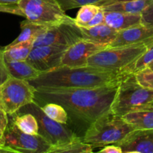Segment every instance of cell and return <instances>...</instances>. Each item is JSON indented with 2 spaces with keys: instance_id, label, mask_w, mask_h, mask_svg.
Listing matches in <instances>:
<instances>
[{
  "instance_id": "cell-25",
  "label": "cell",
  "mask_w": 153,
  "mask_h": 153,
  "mask_svg": "<svg viewBox=\"0 0 153 153\" xmlns=\"http://www.w3.org/2000/svg\"><path fill=\"white\" fill-rule=\"evenodd\" d=\"M46 115L53 120L62 124H68V115L65 109L59 104L47 102L40 106Z\"/></svg>"
},
{
  "instance_id": "cell-2",
  "label": "cell",
  "mask_w": 153,
  "mask_h": 153,
  "mask_svg": "<svg viewBox=\"0 0 153 153\" xmlns=\"http://www.w3.org/2000/svg\"><path fill=\"white\" fill-rule=\"evenodd\" d=\"M124 72L111 71L92 66L72 67L59 65L41 72L35 79L28 81L34 88H93L118 82Z\"/></svg>"
},
{
  "instance_id": "cell-9",
  "label": "cell",
  "mask_w": 153,
  "mask_h": 153,
  "mask_svg": "<svg viewBox=\"0 0 153 153\" xmlns=\"http://www.w3.org/2000/svg\"><path fill=\"white\" fill-rule=\"evenodd\" d=\"M4 134L5 145L16 153H47L51 147V145L40 134L22 132L12 120L8 123Z\"/></svg>"
},
{
  "instance_id": "cell-26",
  "label": "cell",
  "mask_w": 153,
  "mask_h": 153,
  "mask_svg": "<svg viewBox=\"0 0 153 153\" xmlns=\"http://www.w3.org/2000/svg\"><path fill=\"white\" fill-rule=\"evenodd\" d=\"M100 9V6L95 4H88L81 6L76 13V17L74 19L76 25L80 27H85Z\"/></svg>"
},
{
  "instance_id": "cell-22",
  "label": "cell",
  "mask_w": 153,
  "mask_h": 153,
  "mask_svg": "<svg viewBox=\"0 0 153 153\" xmlns=\"http://www.w3.org/2000/svg\"><path fill=\"white\" fill-rule=\"evenodd\" d=\"M93 148L88 143L82 141L81 137L67 142L65 143L51 146L47 153H91Z\"/></svg>"
},
{
  "instance_id": "cell-38",
  "label": "cell",
  "mask_w": 153,
  "mask_h": 153,
  "mask_svg": "<svg viewBox=\"0 0 153 153\" xmlns=\"http://www.w3.org/2000/svg\"><path fill=\"white\" fill-rule=\"evenodd\" d=\"M148 68H150V69H153V62H152L151 64H149V66L148 67Z\"/></svg>"
},
{
  "instance_id": "cell-10",
  "label": "cell",
  "mask_w": 153,
  "mask_h": 153,
  "mask_svg": "<svg viewBox=\"0 0 153 153\" xmlns=\"http://www.w3.org/2000/svg\"><path fill=\"white\" fill-rule=\"evenodd\" d=\"M80 39L82 38L79 27L76 25L74 18H71L66 22L48 27L34 39L32 47L50 45L70 46Z\"/></svg>"
},
{
  "instance_id": "cell-32",
  "label": "cell",
  "mask_w": 153,
  "mask_h": 153,
  "mask_svg": "<svg viewBox=\"0 0 153 153\" xmlns=\"http://www.w3.org/2000/svg\"><path fill=\"white\" fill-rule=\"evenodd\" d=\"M10 76L4 64V57H3V50L0 49V85Z\"/></svg>"
},
{
  "instance_id": "cell-37",
  "label": "cell",
  "mask_w": 153,
  "mask_h": 153,
  "mask_svg": "<svg viewBox=\"0 0 153 153\" xmlns=\"http://www.w3.org/2000/svg\"><path fill=\"white\" fill-rule=\"evenodd\" d=\"M19 0H0V3L3 4H16Z\"/></svg>"
},
{
  "instance_id": "cell-7",
  "label": "cell",
  "mask_w": 153,
  "mask_h": 153,
  "mask_svg": "<svg viewBox=\"0 0 153 153\" xmlns=\"http://www.w3.org/2000/svg\"><path fill=\"white\" fill-rule=\"evenodd\" d=\"M16 4L26 19L44 25H57L71 19L56 0H19Z\"/></svg>"
},
{
  "instance_id": "cell-13",
  "label": "cell",
  "mask_w": 153,
  "mask_h": 153,
  "mask_svg": "<svg viewBox=\"0 0 153 153\" xmlns=\"http://www.w3.org/2000/svg\"><path fill=\"white\" fill-rule=\"evenodd\" d=\"M116 145L122 153H153V129H133Z\"/></svg>"
},
{
  "instance_id": "cell-34",
  "label": "cell",
  "mask_w": 153,
  "mask_h": 153,
  "mask_svg": "<svg viewBox=\"0 0 153 153\" xmlns=\"http://www.w3.org/2000/svg\"><path fill=\"white\" fill-rule=\"evenodd\" d=\"M99 152L104 153H122V149L116 144H110L104 146L99 150Z\"/></svg>"
},
{
  "instance_id": "cell-19",
  "label": "cell",
  "mask_w": 153,
  "mask_h": 153,
  "mask_svg": "<svg viewBox=\"0 0 153 153\" xmlns=\"http://www.w3.org/2000/svg\"><path fill=\"white\" fill-rule=\"evenodd\" d=\"M49 26L44 25L41 24L36 23L26 19L20 24L21 31L18 37L14 40L10 44L6 46L4 49L10 47V46L16 45L22 42L28 41V40H34L39 34L45 31Z\"/></svg>"
},
{
  "instance_id": "cell-35",
  "label": "cell",
  "mask_w": 153,
  "mask_h": 153,
  "mask_svg": "<svg viewBox=\"0 0 153 153\" xmlns=\"http://www.w3.org/2000/svg\"><path fill=\"white\" fill-rule=\"evenodd\" d=\"M133 1V0H100L98 2L96 3L95 4L98 6L107 5V4H112V3L119 2V1Z\"/></svg>"
},
{
  "instance_id": "cell-31",
  "label": "cell",
  "mask_w": 153,
  "mask_h": 153,
  "mask_svg": "<svg viewBox=\"0 0 153 153\" xmlns=\"http://www.w3.org/2000/svg\"><path fill=\"white\" fill-rule=\"evenodd\" d=\"M102 23H104V10L100 7L99 11L94 15V17L86 24V25L85 27L86 28L93 27Z\"/></svg>"
},
{
  "instance_id": "cell-24",
  "label": "cell",
  "mask_w": 153,
  "mask_h": 153,
  "mask_svg": "<svg viewBox=\"0 0 153 153\" xmlns=\"http://www.w3.org/2000/svg\"><path fill=\"white\" fill-rule=\"evenodd\" d=\"M153 62V43H150L147 49L130 65L126 67L123 72L125 73H135L147 68Z\"/></svg>"
},
{
  "instance_id": "cell-6",
  "label": "cell",
  "mask_w": 153,
  "mask_h": 153,
  "mask_svg": "<svg viewBox=\"0 0 153 153\" xmlns=\"http://www.w3.org/2000/svg\"><path fill=\"white\" fill-rule=\"evenodd\" d=\"M16 113H31L38 124V134L51 146L60 145L80 137L68 124H62L50 118L35 102L21 108Z\"/></svg>"
},
{
  "instance_id": "cell-27",
  "label": "cell",
  "mask_w": 153,
  "mask_h": 153,
  "mask_svg": "<svg viewBox=\"0 0 153 153\" xmlns=\"http://www.w3.org/2000/svg\"><path fill=\"white\" fill-rule=\"evenodd\" d=\"M135 77L140 85L153 90V69L147 67L135 73Z\"/></svg>"
},
{
  "instance_id": "cell-21",
  "label": "cell",
  "mask_w": 153,
  "mask_h": 153,
  "mask_svg": "<svg viewBox=\"0 0 153 153\" xmlns=\"http://www.w3.org/2000/svg\"><path fill=\"white\" fill-rule=\"evenodd\" d=\"M33 41L22 42L10 47L3 49V57L4 61H26L28 58V55L32 49Z\"/></svg>"
},
{
  "instance_id": "cell-5",
  "label": "cell",
  "mask_w": 153,
  "mask_h": 153,
  "mask_svg": "<svg viewBox=\"0 0 153 153\" xmlns=\"http://www.w3.org/2000/svg\"><path fill=\"white\" fill-rule=\"evenodd\" d=\"M149 44L108 47L96 52L88 58L87 65L111 71L123 72L147 49Z\"/></svg>"
},
{
  "instance_id": "cell-36",
  "label": "cell",
  "mask_w": 153,
  "mask_h": 153,
  "mask_svg": "<svg viewBox=\"0 0 153 153\" xmlns=\"http://www.w3.org/2000/svg\"><path fill=\"white\" fill-rule=\"evenodd\" d=\"M5 145V139H4V131L0 130V146H4Z\"/></svg>"
},
{
  "instance_id": "cell-15",
  "label": "cell",
  "mask_w": 153,
  "mask_h": 153,
  "mask_svg": "<svg viewBox=\"0 0 153 153\" xmlns=\"http://www.w3.org/2000/svg\"><path fill=\"white\" fill-rule=\"evenodd\" d=\"M78 27L82 39L100 44L109 45L118 33V31L110 28L105 23L88 28Z\"/></svg>"
},
{
  "instance_id": "cell-28",
  "label": "cell",
  "mask_w": 153,
  "mask_h": 153,
  "mask_svg": "<svg viewBox=\"0 0 153 153\" xmlns=\"http://www.w3.org/2000/svg\"><path fill=\"white\" fill-rule=\"evenodd\" d=\"M64 11L88 4H96L100 0H56Z\"/></svg>"
},
{
  "instance_id": "cell-11",
  "label": "cell",
  "mask_w": 153,
  "mask_h": 153,
  "mask_svg": "<svg viewBox=\"0 0 153 153\" xmlns=\"http://www.w3.org/2000/svg\"><path fill=\"white\" fill-rule=\"evenodd\" d=\"M68 46L50 45L32 47L27 61L40 72H45L58 67Z\"/></svg>"
},
{
  "instance_id": "cell-29",
  "label": "cell",
  "mask_w": 153,
  "mask_h": 153,
  "mask_svg": "<svg viewBox=\"0 0 153 153\" xmlns=\"http://www.w3.org/2000/svg\"><path fill=\"white\" fill-rule=\"evenodd\" d=\"M140 16L142 25L153 28V1L141 12Z\"/></svg>"
},
{
  "instance_id": "cell-33",
  "label": "cell",
  "mask_w": 153,
  "mask_h": 153,
  "mask_svg": "<svg viewBox=\"0 0 153 153\" xmlns=\"http://www.w3.org/2000/svg\"><path fill=\"white\" fill-rule=\"evenodd\" d=\"M8 115V114L2 108H0V130H2L4 132L9 123Z\"/></svg>"
},
{
  "instance_id": "cell-23",
  "label": "cell",
  "mask_w": 153,
  "mask_h": 153,
  "mask_svg": "<svg viewBox=\"0 0 153 153\" xmlns=\"http://www.w3.org/2000/svg\"><path fill=\"white\" fill-rule=\"evenodd\" d=\"M11 120L22 132L29 134H38V124L31 113H15L11 114Z\"/></svg>"
},
{
  "instance_id": "cell-20",
  "label": "cell",
  "mask_w": 153,
  "mask_h": 153,
  "mask_svg": "<svg viewBox=\"0 0 153 153\" xmlns=\"http://www.w3.org/2000/svg\"><path fill=\"white\" fill-rule=\"evenodd\" d=\"M153 0H133L119 1L107 5L100 6L104 11H117L128 13H141V12L151 4Z\"/></svg>"
},
{
  "instance_id": "cell-17",
  "label": "cell",
  "mask_w": 153,
  "mask_h": 153,
  "mask_svg": "<svg viewBox=\"0 0 153 153\" xmlns=\"http://www.w3.org/2000/svg\"><path fill=\"white\" fill-rule=\"evenodd\" d=\"M122 118L134 129H153V105L129 112Z\"/></svg>"
},
{
  "instance_id": "cell-18",
  "label": "cell",
  "mask_w": 153,
  "mask_h": 153,
  "mask_svg": "<svg viewBox=\"0 0 153 153\" xmlns=\"http://www.w3.org/2000/svg\"><path fill=\"white\" fill-rule=\"evenodd\" d=\"M9 75L16 79L29 81L35 79L41 72L34 68L27 60L26 61H4Z\"/></svg>"
},
{
  "instance_id": "cell-3",
  "label": "cell",
  "mask_w": 153,
  "mask_h": 153,
  "mask_svg": "<svg viewBox=\"0 0 153 153\" xmlns=\"http://www.w3.org/2000/svg\"><path fill=\"white\" fill-rule=\"evenodd\" d=\"M152 105H153V90L140 85L135 74L124 73L118 82L110 111L113 114L122 117L129 112Z\"/></svg>"
},
{
  "instance_id": "cell-30",
  "label": "cell",
  "mask_w": 153,
  "mask_h": 153,
  "mask_svg": "<svg viewBox=\"0 0 153 153\" xmlns=\"http://www.w3.org/2000/svg\"><path fill=\"white\" fill-rule=\"evenodd\" d=\"M0 12L23 16V14H22L20 7H18L17 4H3V3H0Z\"/></svg>"
},
{
  "instance_id": "cell-8",
  "label": "cell",
  "mask_w": 153,
  "mask_h": 153,
  "mask_svg": "<svg viewBox=\"0 0 153 153\" xmlns=\"http://www.w3.org/2000/svg\"><path fill=\"white\" fill-rule=\"evenodd\" d=\"M36 89L26 80L9 76L0 85V108L8 115L34 102Z\"/></svg>"
},
{
  "instance_id": "cell-14",
  "label": "cell",
  "mask_w": 153,
  "mask_h": 153,
  "mask_svg": "<svg viewBox=\"0 0 153 153\" xmlns=\"http://www.w3.org/2000/svg\"><path fill=\"white\" fill-rule=\"evenodd\" d=\"M152 43H153V28L141 24L118 31L114 40L108 46L115 47L142 43L150 44Z\"/></svg>"
},
{
  "instance_id": "cell-12",
  "label": "cell",
  "mask_w": 153,
  "mask_h": 153,
  "mask_svg": "<svg viewBox=\"0 0 153 153\" xmlns=\"http://www.w3.org/2000/svg\"><path fill=\"white\" fill-rule=\"evenodd\" d=\"M108 46V45L100 44L85 39H80L66 49L60 65L72 67L86 66L87 61L92 55Z\"/></svg>"
},
{
  "instance_id": "cell-39",
  "label": "cell",
  "mask_w": 153,
  "mask_h": 153,
  "mask_svg": "<svg viewBox=\"0 0 153 153\" xmlns=\"http://www.w3.org/2000/svg\"><path fill=\"white\" fill-rule=\"evenodd\" d=\"M1 146H0V147H1Z\"/></svg>"
},
{
  "instance_id": "cell-16",
  "label": "cell",
  "mask_w": 153,
  "mask_h": 153,
  "mask_svg": "<svg viewBox=\"0 0 153 153\" xmlns=\"http://www.w3.org/2000/svg\"><path fill=\"white\" fill-rule=\"evenodd\" d=\"M104 23L116 31L141 25L140 13L104 11Z\"/></svg>"
},
{
  "instance_id": "cell-4",
  "label": "cell",
  "mask_w": 153,
  "mask_h": 153,
  "mask_svg": "<svg viewBox=\"0 0 153 153\" xmlns=\"http://www.w3.org/2000/svg\"><path fill=\"white\" fill-rule=\"evenodd\" d=\"M134 127L128 123L122 117L111 111L105 114L92 123L86 130L82 141L88 143L93 149L110 144H116L122 140Z\"/></svg>"
},
{
  "instance_id": "cell-1",
  "label": "cell",
  "mask_w": 153,
  "mask_h": 153,
  "mask_svg": "<svg viewBox=\"0 0 153 153\" xmlns=\"http://www.w3.org/2000/svg\"><path fill=\"white\" fill-rule=\"evenodd\" d=\"M118 82L93 88H36L34 102L40 106L47 102L61 105L68 120L85 133L94 121L110 111Z\"/></svg>"
}]
</instances>
